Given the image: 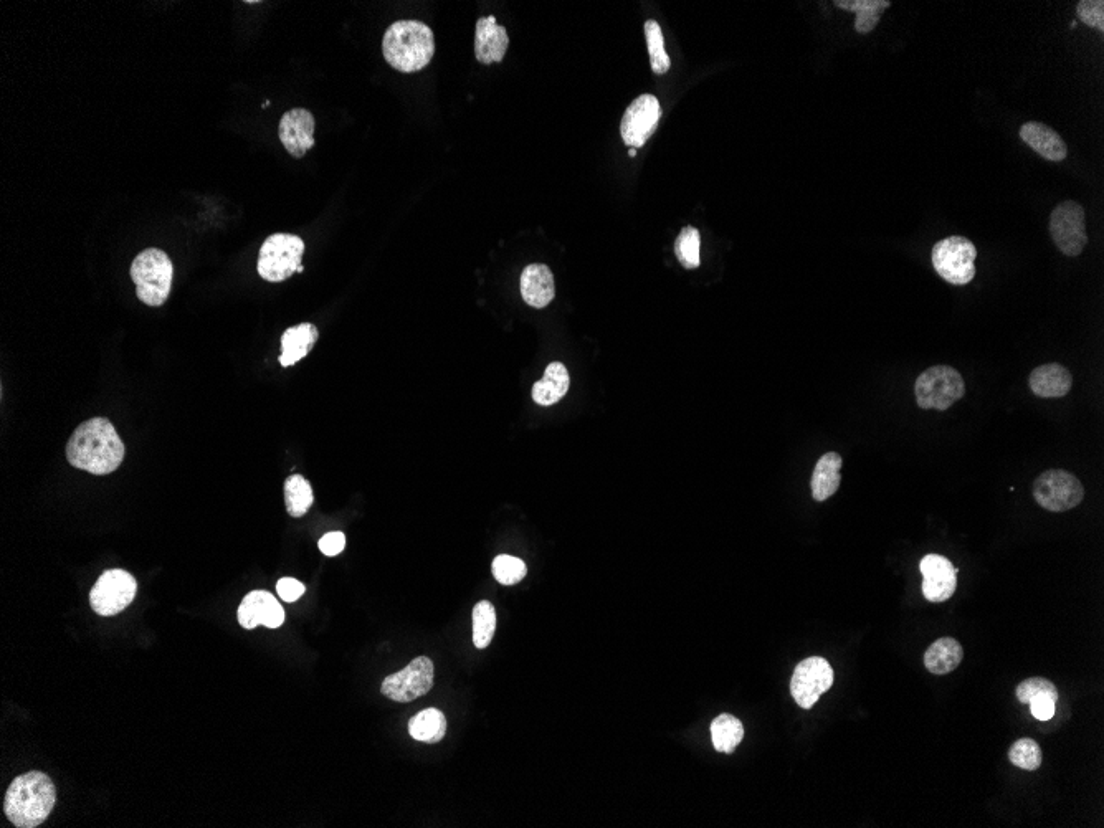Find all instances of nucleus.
Returning <instances> with one entry per match:
<instances>
[{
	"label": "nucleus",
	"instance_id": "17",
	"mask_svg": "<svg viewBox=\"0 0 1104 828\" xmlns=\"http://www.w3.org/2000/svg\"><path fill=\"white\" fill-rule=\"evenodd\" d=\"M508 45V32L503 25L496 22L493 15L476 22L475 55L478 62L483 65L503 62Z\"/></svg>",
	"mask_w": 1104,
	"mask_h": 828
},
{
	"label": "nucleus",
	"instance_id": "16",
	"mask_svg": "<svg viewBox=\"0 0 1104 828\" xmlns=\"http://www.w3.org/2000/svg\"><path fill=\"white\" fill-rule=\"evenodd\" d=\"M315 116L305 108L286 111L280 121V141L293 158H305L315 146Z\"/></svg>",
	"mask_w": 1104,
	"mask_h": 828
},
{
	"label": "nucleus",
	"instance_id": "39",
	"mask_svg": "<svg viewBox=\"0 0 1104 828\" xmlns=\"http://www.w3.org/2000/svg\"><path fill=\"white\" fill-rule=\"evenodd\" d=\"M629 156L630 158H635V156H637V151H635V149H630Z\"/></svg>",
	"mask_w": 1104,
	"mask_h": 828
},
{
	"label": "nucleus",
	"instance_id": "20",
	"mask_svg": "<svg viewBox=\"0 0 1104 828\" xmlns=\"http://www.w3.org/2000/svg\"><path fill=\"white\" fill-rule=\"evenodd\" d=\"M1020 138L1047 161L1060 162L1068 156L1065 141L1047 124L1035 123V121L1025 123L1020 128Z\"/></svg>",
	"mask_w": 1104,
	"mask_h": 828
},
{
	"label": "nucleus",
	"instance_id": "31",
	"mask_svg": "<svg viewBox=\"0 0 1104 828\" xmlns=\"http://www.w3.org/2000/svg\"><path fill=\"white\" fill-rule=\"evenodd\" d=\"M700 245V230L690 225L681 230L675 242L676 258L681 263V267H685L686 270H696L700 267Z\"/></svg>",
	"mask_w": 1104,
	"mask_h": 828
},
{
	"label": "nucleus",
	"instance_id": "29",
	"mask_svg": "<svg viewBox=\"0 0 1104 828\" xmlns=\"http://www.w3.org/2000/svg\"><path fill=\"white\" fill-rule=\"evenodd\" d=\"M473 643L476 648L488 647L496 632V610L488 600H481L475 605L472 614Z\"/></svg>",
	"mask_w": 1104,
	"mask_h": 828
},
{
	"label": "nucleus",
	"instance_id": "37",
	"mask_svg": "<svg viewBox=\"0 0 1104 828\" xmlns=\"http://www.w3.org/2000/svg\"><path fill=\"white\" fill-rule=\"evenodd\" d=\"M1028 706H1030L1033 718L1038 719V721H1048V719L1055 716L1057 700H1053L1050 696H1038V698H1033Z\"/></svg>",
	"mask_w": 1104,
	"mask_h": 828
},
{
	"label": "nucleus",
	"instance_id": "35",
	"mask_svg": "<svg viewBox=\"0 0 1104 828\" xmlns=\"http://www.w3.org/2000/svg\"><path fill=\"white\" fill-rule=\"evenodd\" d=\"M1078 19L1088 27L1104 30V2L1103 0H1083L1076 7Z\"/></svg>",
	"mask_w": 1104,
	"mask_h": 828
},
{
	"label": "nucleus",
	"instance_id": "28",
	"mask_svg": "<svg viewBox=\"0 0 1104 828\" xmlns=\"http://www.w3.org/2000/svg\"><path fill=\"white\" fill-rule=\"evenodd\" d=\"M315 503V493L310 481L301 475H291L285 481V505L286 511L293 518H301L310 511Z\"/></svg>",
	"mask_w": 1104,
	"mask_h": 828
},
{
	"label": "nucleus",
	"instance_id": "1",
	"mask_svg": "<svg viewBox=\"0 0 1104 828\" xmlns=\"http://www.w3.org/2000/svg\"><path fill=\"white\" fill-rule=\"evenodd\" d=\"M124 443L115 425L95 417L78 425L67 443V460L72 467L91 475H110L124 460Z\"/></svg>",
	"mask_w": 1104,
	"mask_h": 828
},
{
	"label": "nucleus",
	"instance_id": "19",
	"mask_svg": "<svg viewBox=\"0 0 1104 828\" xmlns=\"http://www.w3.org/2000/svg\"><path fill=\"white\" fill-rule=\"evenodd\" d=\"M1028 384H1030L1033 394L1038 395V397L1058 399V397H1065L1071 391L1073 376L1062 364L1052 362V364H1045V366L1033 369L1032 374L1028 377Z\"/></svg>",
	"mask_w": 1104,
	"mask_h": 828
},
{
	"label": "nucleus",
	"instance_id": "32",
	"mask_svg": "<svg viewBox=\"0 0 1104 828\" xmlns=\"http://www.w3.org/2000/svg\"><path fill=\"white\" fill-rule=\"evenodd\" d=\"M1009 761L1024 771H1037L1042 766V748L1033 739H1019L1010 746Z\"/></svg>",
	"mask_w": 1104,
	"mask_h": 828
},
{
	"label": "nucleus",
	"instance_id": "33",
	"mask_svg": "<svg viewBox=\"0 0 1104 828\" xmlns=\"http://www.w3.org/2000/svg\"><path fill=\"white\" fill-rule=\"evenodd\" d=\"M491 569H493V576H495L496 581L503 584V586L518 584V582L523 581L526 572H528V567L521 559L506 556V554L495 557Z\"/></svg>",
	"mask_w": 1104,
	"mask_h": 828
},
{
	"label": "nucleus",
	"instance_id": "3",
	"mask_svg": "<svg viewBox=\"0 0 1104 828\" xmlns=\"http://www.w3.org/2000/svg\"><path fill=\"white\" fill-rule=\"evenodd\" d=\"M382 53L397 72H420L434 58V32L420 20L394 22L382 40Z\"/></svg>",
	"mask_w": 1104,
	"mask_h": 828
},
{
	"label": "nucleus",
	"instance_id": "13",
	"mask_svg": "<svg viewBox=\"0 0 1104 828\" xmlns=\"http://www.w3.org/2000/svg\"><path fill=\"white\" fill-rule=\"evenodd\" d=\"M662 119V106L657 96L640 95L632 101V105L625 111L620 134L624 143L630 149L642 148L652 134L657 131L658 123Z\"/></svg>",
	"mask_w": 1104,
	"mask_h": 828
},
{
	"label": "nucleus",
	"instance_id": "24",
	"mask_svg": "<svg viewBox=\"0 0 1104 828\" xmlns=\"http://www.w3.org/2000/svg\"><path fill=\"white\" fill-rule=\"evenodd\" d=\"M964 650L956 638H939L924 653V667L933 675H949L961 665Z\"/></svg>",
	"mask_w": 1104,
	"mask_h": 828
},
{
	"label": "nucleus",
	"instance_id": "34",
	"mask_svg": "<svg viewBox=\"0 0 1104 828\" xmlns=\"http://www.w3.org/2000/svg\"><path fill=\"white\" fill-rule=\"evenodd\" d=\"M1015 695L1019 698L1020 703H1024V705H1028L1033 698H1038V696H1050L1053 700L1058 701L1057 686L1053 685L1052 681L1047 680V678H1028V680L1022 681L1017 686Z\"/></svg>",
	"mask_w": 1104,
	"mask_h": 828
},
{
	"label": "nucleus",
	"instance_id": "30",
	"mask_svg": "<svg viewBox=\"0 0 1104 828\" xmlns=\"http://www.w3.org/2000/svg\"><path fill=\"white\" fill-rule=\"evenodd\" d=\"M645 39H647L648 53H650V65L653 73L665 75L670 70L671 62L668 53L665 52V39H663L662 27L657 20L645 22Z\"/></svg>",
	"mask_w": 1104,
	"mask_h": 828
},
{
	"label": "nucleus",
	"instance_id": "5",
	"mask_svg": "<svg viewBox=\"0 0 1104 828\" xmlns=\"http://www.w3.org/2000/svg\"><path fill=\"white\" fill-rule=\"evenodd\" d=\"M305 242L291 234H275L268 237L258 253V275L270 283H280L293 273L303 272Z\"/></svg>",
	"mask_w": 1104,
	"mask_h": 828
},
{
	"label": "nucleus",
	"instance_id": "2",
	"mask_svg": "<svg viewBox=\"0 0 1104 828\" xmlns=\"http://www.w3.org/2000/svg\"><path fill=\"white\" fill-rule=\"evenodd\" d=\"M55 802L57 789L52 779L43 772H27L15 777L5 792V817L15 827H39L52 814Z\"/></svg>",
	"mask_w": 1104,
	"mask_h": 828
},
{
	"label": "nucleus",
	"instance_id": "26",
	"mask_svg": "<svg viewBox=\"0 0 1104 828\" xmlns=\"http://www.w3.org/2000/svg\"><path fill=\"white\" fill-rule=\"evenodd\" d=\"M833 5H837L838 9L857 12L855 29H857L858 34L867 35L875 30L876 25L880 24L883 10L888 9L891 2L890 0H837V2H833Z\"/></svg>",
	"mask_w": 1104,
	"mask_h": 828
},
{
	"label": "nucleus",
	"instance_id": "4",
	"mask_svg": "<svg viewBox=\"0 0 1104 828\" xmlns=\"http://www.w3.org/2000/svg\"><path fill=\"white\" fill-rule=\"evenodd\" d=\"M172 267L171 258L159 248H148L134 258L131 265V278L136 285V295L144 305L159 308L171 295Z\"/></svg>",
	"mask_w": 1104,
	"mask_h": 828
},
{
	"label": "nucleus",
	"instance_id": "11",
	"mask_svg": "<svg viewBox=\"0 0 1104 828\" xmlns=\"http://www.w3.org/2000/svg\"><path fill=\"white\" fill-rule=\"evenodd\" d=\"M1050 235L1058 250L1066 257L1081 255L1088 243L1085 209L1073 200L1057 205L1050 217Z\"/></svg>",
	"mask_w": 1104,
	"mask_h": 828
},
{
	"label": "nucleus",
	"instance_id": "23",
	"mask_svg": "<svg viewBox=\"0 0 1104 828\" xmlns=\"http://www.w3.org/2000/svg\"><path fill=\"white\" fill-rule=\"evenodd\" d=\"M843 460L838 453L828 452L824 457L820 458L817 465H815L814 473H812V496L815 501H825L830 496L835 495L842 481Z\"/></svg>",
	"mask_w": 1104,
	"mask_h": 828
},
{
	"label": "nucleus",
	"instance_id": "6",
	"mask_svg": "<svg viewBox=\"0 0 1104 828\" xmlns=\"http://www.w3.org/2000/svg\"><path fill=\"white\" fill-rule=\"evenodd\" d=\"M916 402L921 409L947 410L966 394L961 374L951 366H933L916 379Z\"/></svg>",
	"mask_w": 1104,
	"mask_h": 828
},
{
	"label": "nucleus",
	"instance_id": "8",
	"mask_svg": "<svg viewBox=\"0 0 1104 828\" xmlns=\"http://www.w3.org/2000/svg\"><path fill=\"white\" fill-rule=\"evenodd\" d=\"M1033 496L1043 510L1065 513L1080 505L1085 498V488L1066 470H1048L1033 483Z\"/></svg>",
	"mask_w": 1104,
	"mask_h": 828
},
{
	"label": "nucleus",
	"instance_id": "27",
	"mask_svg": "<svg viewBox=\"0 0 1104 828\" xmlns=\"http://www.w3.org/2000/svg\"><path fill=\"white\" fill-rule=\"evenodd\" d=\"M744 738V726L733 714H719L711 723V739L714 749L733 754Z\"/></svg>",
	"mask_w": 1104,
	"mask_h": 828
},
{
	"label": "nucleus",
	"instance_id": "18",
	"mask_svg": "<svg viewBox=\"0 0 1104 828\" xmlns=\"http://www.w3.org/2000/svg\"><path fill=\"white\" fill-rule=\"evenodd\" d=\"M521 296L529 306L538 308V310H543L554 300L556 286H554V276H552L549 267L541 265V263H534V265L524 268L523 275H521Z\"/></svg>",
	"mask_w": 1104,
	"mask_h": 828
},
{
	"label": "nucleus",
	"instance_id": "7",
	"mask_svg": "<svg viewBox=\"0 0 1104 828\" xmlns=\"http://www.w3.org/2000/svg\"><path fill=\"white\" fill-rule=\"evenodd\" d=\"M976 257V245L969 238L952 235L934 245V270L951 285H967L976 276Z\"/></svg>",
	"mask_w": 1104,
	"mask_h": 828
},
{
	"label": "nucleus",
	"instance_id": "36",
	"mask_svg": "<svg viewBox=\"0 0 1104 828\" xmlns=\"http://www.w3.org/2000/svg\"><path fill=\"white\" fill-rule=\"evenodd\" d=\"M305 591L306 587L293 577H283L276 582V594L285 602H296L301 595L305 594Z\"/></svg>",
	"mask_w": 1104,
	"mask_h": 828
},
{
	"label": "nucleus",
	"instance_id": "21",
	"mask_svg": "<svg viewBox=\"0 0 1104 828\" xmlns=\"http://www.w3.org/2000/svg\"><path fill=\"white\" fill-rule=\"evenodd\" d=\"M318 338V328L315 324L301 323L286 329L281 336V366H295L296 362L305 359L311 349L315 348Z\"/></svg>",
	"mask_w": 1104,
	"mask_h": 828
},
{
	"label": "nucleus",
	"instance_id": "25",
	"mask_svg": "<svg viewBox=\"0 0 1104 828\" xmlns=\"http://www.w3.org/2000/svg\"><path fill=\"white\" fill-rule=\"evenodd\" d=\"M409 734L420 743H440L447 734V718L435 708L420 711L409 721Z\"/></svg>",
	"mask_w": 1104,
	"mask_h": 828
},
{
	"label": "nucleus",
	"instance_id": "38",
	"mask_svg": "<svg viewBox=\"0 0 1104 828\" xmlns=\"http://www.w3.org/2000/svg\"><path fill=\"white\" fill-rule=\"evenodd\" d=\"M319 551L323 552L324 556L334 557L343 552L344 546H346V536L343 533H328L324 534L323 538L319 539Z\"/></svg>",
	"mask_w": 1104,
	"mask_h": 828
},
{
	"label": "nucleus",
	"instance_id": "10",
	"mask_svg": "<svg viewBox=\"0 0 1104 828\" xmlns=\"http://www.w3.org/2000/svg\"><path fill=\"white\" fill-rule=\"evenodd\" d=\"M435 667L429 657L415 658L404 670L382 681V695L397 703H410L434 688Z\"/></svg>",
	"mask_w": 1104,
	"mask_h": 828
},
{
	"label": "nucleus",
	"instance_id": "12",
	"mask_svg": "<svg viewBox=\"0 0 1104 828\" xmlns=\"http://www.w3.org/2000/svg\"><path fill=\"white\" fill-rule=\"evenodd\" d=\"M833 668L822 657H810L800 662L790 680V693L802 710L817 705L820 696L833 685Z\"/></svg>",
	"mask_w": 1104,
	"mask_h": 828
},
{
	"label": "nucleus",
	"instance_id": "15",
	"mask_svg": "<svg viewBox=\"0 0 1104 828\" xmlns=\"http://www.w3.org/2000/svg\"><path fill=\"white\" fill-rule=\"evenodd\" d=\"M923 574V595L929 602H946L957 587V567L947 557L929 554L919 564Z\"/></svg>",
	"mask_w": 1104,
	"mask_h": 828
},
{
	"label": "nucleus",
	"instance_id": "9",
	"mask_svg": "<svg viewBox=\"0 0 1104 828\" xmlns=\"http://www.w3.org/2000/svg\"><path fill=\"white\" fill-rule=\"evenodd\" d=\"M138 582L123 569H111L101 574L90 592L91 609L101 617H113L133 602Z\"/></svg>",
	"mask_w": 1104,
	"mask_h": 828
},
{
	"label": "nucleus",
	"instance_id": "22",
	"mask_svg": "<svg viewBox=\"0 0 1104 828\" xmlns=\"http://www.w3.org/2000/svg\"><path fill=\"white\" fill-rule=\"evenodd\" d=\"M571 386V377L562 362H551L546 367L544 377L533 386V400L536 404L549 407L559 402Z\"/></svg>",
	"mask_w": 1104,
	"mask_h": 828
},
{
	"label": "nucleus",
	"instance_id": "14",
	"mask_svg": "<svg viewBox=\"0 0 1104 828\" xmlns=\"http://www.w3.org/2000/svg\"><path fill=\"white\" fill-rule=\"evenodd\" d=\"M238 624L245 630L267 627L278 629L285 622V610L275 595L267 591H253L245 595L238 607Z\"/></svg>",
	"mask_w": 1104,
	"mask_h": 828
}]
</instances>
